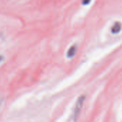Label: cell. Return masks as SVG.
<instances>
[{"instance_id": "cell-1", "label": "cell", "mask_w": 122, "mask_h": 122, "mask_svg": "<svg viewBox=\"0 0 122 122\" xmlns=\"http://www.w3.org/2000/svg\"><path fill=\"white\" fill-rule=\"evenodd\" d=\"M84 101H85V97L84 96H81L78 98V99L77 100V102L76 104V106H75V108L73 109V114L71 115V119H70V121L75 122L77 120V119L80 114V112L81 111V109L83 107V104L84 103Z\"/></svg>"}, {"instance_id": "cell-2", "label": "cell", "mask_w": 122, "mask_h": 122, "mask_svg": "<svg viewBox=\"0 0 122 122\" xmlns=\"http://www.w3.org/2000/svg\"><path fill=\"white\" fill-rule=\"evenodd\" d=\"M122 28V24H121L120 22H119V21L115 22V23L114 24L113 26L111 27V32H112L113 34H117V33H119V32L121 31Z\"/></svg>"}, {"instance_id": "cell-3", "label": "cell", "mask_w": 122, "mask_h": 122, "mask_svg": "<svg viewBox=\"0 0 122 122\" xmlns=\"http://www.w3.org/2000/svg\"><path fill=\"white\" fill-rule=\"evenodd\" d=\"M76 46H73L70 48V49L68 50V57L69 58H71L73 57L75 54H76Z\"/></svg>"}, {"instance_id": "cell-4", "label": "cell", "mask_w": 122, "mask_h": 122, "mask_svg": "<svg viewBox=\"0 0 122 122\" xmlns=\"http://www.w3.org/2000/svg\"><path fill=\"white\" fill-rule=\"evenodd\" d=\"M91 0H83V4H88L90 2Z\"/></svg>"}]
</instances>
